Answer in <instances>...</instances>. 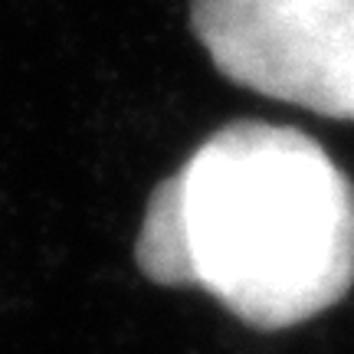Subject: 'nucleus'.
Segmentation results:
<instances>
[{
  "mask_svg": "<svg viewBox=\"0 0 354 354\" xmlns=\"http://www.w3.org/2000/svg\"><path fill=\"white\" fill-rule=\"evenodd\" d=\"M135 263L256 331L302 325L354 286V184L299 128L230 122L151 190Z\"/></svg>",
  "mask_w": 354,
  "mask_h": 354,
  "instance_id": "obj_1",
  "label": "nucleus"
},
{
  "mask_svg": "<svg viewBox=\"0 0 354 354\" xmlns=\"http://www.w3.org/2000/svg\"><path fill=\"white\" fill-rule=\"evenodd\" d=\"M190 26L233 86L354 122V0H190Z\"/></svg>",
  "mask_w": 354,
  "mask_h": 354,
  "instance_id": "obj_2",
  "label": "nucleus"
}]
</instances>
